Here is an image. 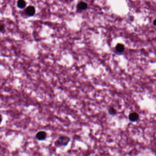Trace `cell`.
Here are the masks:
<instances>
[{
  "mask_svg": "<svg viewBox=\"0 0 156 156\" xmlns=\"http://www.w3.org/2000/svg\"><path fill=\"white\" fill-rule=\"evenodd\" d=\"M70 140L69 137L65 136H60L55 142V145L56 147L66 146L68 145Z\"/></svg>",
  "mask_w": 156,
  "mask_h": 156,
  "instance_id": "6da1fadb",
  "label": "cell"
},
{
  "mask_svg": "<svg viewBox=\"0 0 156 156\" xmlns=\"http://www.w3.org/2000/svg\"><path fill=\"white\" fill-rule=\"evenodd\" d=\"M47 133L44 131L38 132L36 135V138L39 140H43L46 138Z\"/></svg>",
  "mask_w": 156,
  "mask_h": 156,
  "instance_id": "7a4b0ae2",
  "label": "cell"
},
{
  "mask_svg": "<svg viewBox=\"0 0 156 156\" xmlns=\"http://www.w3.org/2000/svg\"><path fill=\"white\" fill-rule=\"evenodd\" d=\"M139 118V114L136 112L130 113L129 115V120L131 122L137 121Z\"/></svg>",
  "mask_w": 156,
  "mask_h": 156,
  "instance_id": "3957f363",
  "label": "cell"
},
{
  "mask_svg": "<svg viewBox=\"0 0 156 156\" xmlns=\"http://www.w3.org/2000/svg\"><path fill=\"white\" fill-rule=\"evenodd\" d=\"M26 13L27 14L30 16H32L35 14V7L30 6L28 7L26 10Z\"/></svg>",
  "mask_w": 156,
  "mask_h": 156,
  "instance_id": "277c9868",
  "label": "cell"
},
{
  "mask_svg": "<svg viewBox=\"0 0 156 156\" xmlns=\"http://www.w3.org/2000/svg\"><path fill=\"white\" fill-rule=\"evenodd\" d=\"M77 8L78 9L80 10H85L87 8V4L84 1H81L78 3L77 6Z\"/></svg>",
  "mask_w": 156,
  "mask_h": 156,
  "instance_id": "5b68a950",
  "label": "cell"
},
{
  "mask_svg": "<svg viewBox=\"0 0 156 156\" xmlns=\"http://www.w3.org/2000/svg\"><path fill=\"white\" fill-rule=\"evenodd\" d=\"M125 46L122 43H118L116 46V50L117 52L121 53L124 52L125 51Z\"/></svg>",
  "mask_w": 156,
  "mask_h": 156,
  "instance_id": "8992f818",
  "label": "cell"
},
{
  "mask_svg": "<svg viewBox=\"0 0 156 156\" xmlns=\"http://www.w3.org/2000/svg\"><path fill=\"white\" fill-rule=\"evenodd\" d=\"M17 6L20 8H24L26 6V2L24 0H18L17 1Z\"/></svg>",
  "mask_w": 156,
  "mask_h": 156,
  "instance_id": "52a82bcc",
  "label": "cell"
},
{
  "mask_svg": "<svg viewBox=\"0 0 156 156\" xmlns=\"http://www.w3.org/2000/svg\"><path fill=\"white\" fill-rule=\"evenodd\" d=\"M108 113L111 115H115L116 114V110L113 107H111L109 109Z\"/></svg>",
  "mask_w": 156,
  "mask_h": 156,
  "instance_id": "ba28073f",
  "label": "cell"
},
{
  "mask_svg": "<svg viewBox=\"0 0 156 156\" xmlns=\"http://www.w3.org/2000/svg\"><path fill=\"white\" fill-rule=\"evenodd\" d=\"M4 29V26L2 24H0V32L3 30Z\"/></svg>",
  "mask_w": 156,
  "mask_h": 156,
  "instance_id": "9c48e42d",
  "label": "cell"
},
{
  "mask_svg": "<svg viewBox=\"0 0 156 156\" xmlns=\"http://www.w3.org/2000/svg\"><path fill=\"white\" fill-rule=\"evenodd\" d=\"M2 116L1 115V114H0V124L1 123V122L2 121Z\"/></svg>",
  "mask_w": 156,
  "mask_h": 156,
  "instance_id": "30bf717a",
  "label": "cell"
}]
</instances>
